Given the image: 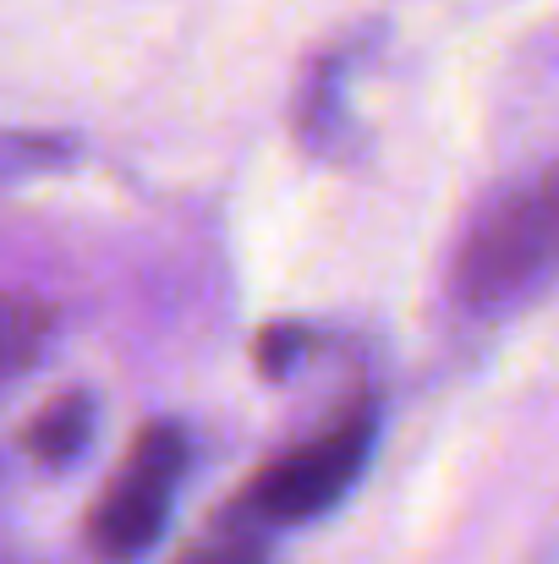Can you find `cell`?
<instances>
[{
  "label": "cell",
  "mask_w": 559,
  "mask_h": 564,
  "mask_svg": "<svg viewBox=\"0 0 559 564\" xmlns=\"http://www.w3.org/2000/svg\"><path fill=\"white\" fill-rule=\"evenodd\" d=\"M559 280V160L499 187L450 252V302L466 318H505Z\"/></svg>",
  "instance_id": "cell-1"
},
{
  "label": "cell",
  "mask_w": 559,
  "mask_h": 564,
  "mask_svg": "<svg viewBox=\"0 0 559 564\" xmlns=\"http://www.w3.org/2000/svg\"><path fill=\"white\" fill-rule=\"evenodd\" d=\"M373 444H378V405L357 400L324 433H313L308 444L269 460L236 494L230 521H241L252 532H280V527H308V521L330 516L357 488V477L368 471Z\"/></svg>",
  "instance_id": "cell-2"
},
{
  "label": "cell",
  "mask_w": 559,
  "mask_h": 564,
  "mask_svg": "<svg viewBox=\"0 0 559 564\" xmlns=\"http://www.w3.org/2000/svg\"><path fill=\"white\" fill-rule=\"evenodd\" d=\"M192 466V444L186 427L176 422H149L127 455V466L110 477V488L99 494L94 516H88V549L105 564H132L143 560L171 516H176V494Z\"/></svg>",
  "instance_id": "cell-3"
},
{
  "label": "cell",
  "mask_w": 559,
  "mask_h": 564,
  "mask_svg": "<svg viewBox=\"0 0 559 564\" xmlns=\"http://www.w3.org/2000/svg\"><path fill=\"white\" fill-rule=\"evenodd\" d=\"M94 400L88 394H61V400H50L28 427H22V449H28V460H39V466H50V471H61V466H72L88 444H94Z\"/></svg>",
  "instance_id": "cell-4"
},
{
  "label": "cell",
  "mask_w": 559,
  "mask_h": 564,
  "mask_svg": "<svg viewBox=\"0 0 559 564\" xmlns=\"http://www.w3.org/2000/svg\"><path fill=\"white\" fill-rule=\"evenodd\" d=\"M182 564H269L264 554V532L241 527V521H225L208 543H197Z\"/></svg>",
  "instance_id": "cell-5"
},
{
  "label": "cell",
  "mask_w": 559,
  "mask_h": 564,
  "mask_svg": "<svg viewBox=\"0 0 559 564\" xmlns=\"http://www.w3.org/2000/svg\"><path fill=\"white\" fill-rule=\"evenodd\" d=\"M44 335H50V313L33 307V302H22V296H11V307H6V357H11V373H28L33 346Z\"/></svg>",
  "instance_id": "cell-6"
}]
</instances>
